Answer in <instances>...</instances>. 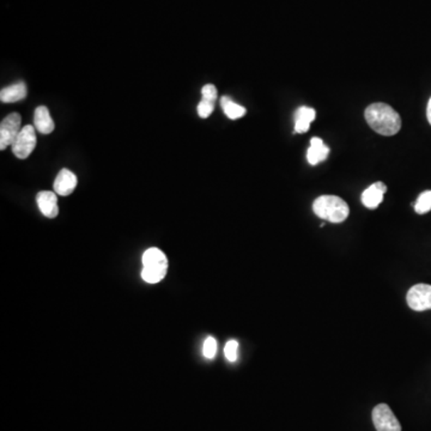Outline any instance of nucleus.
Listing matches in <instances>:
<instances>
[{"label": "nucleus", "mask_w": 431, "mask_h": 431, "mask_svg": "<svg viewBox=\"0 0 431 431\" xmlns=\"http://www.w3.org/2000/svg\"><path fill=\"white\" fill-rule=\"evenodd\" d=\"M364 117L368 125L381 136L397 134L401 129V117L398 112L386 103L376 102L367 107Z\"/></svg>", "instance_id": "obj_1"}, {"label": "nucleus", "mask_w": 431, "mask_h": 431, "mask_svg": "<svg viewBox=\"0 0 431 431\" xmlns=\"http://www.w3.org/2000/svg\"><path fill=\"white\" fill-rule=\"evenodd\" d=\"M313 211L319 218L331 223H341L348 218L350 210L344 199L337 196H321L313 204Z\"/></svg>", "instance_id": "obj_2"}, {"label": "nucleus", "mask_w": 431, "mask_h": 431, "mask_svg": "<svg viewBox=\"0 0 431 431\" xmlns=\"http://www.w3.org/2000/svg\"><path fill=\"white\" fill-rule=\"evenodd\" d=\"M168 259L159 248H149L143 255L142 278L147 283L157 284L163 280L168 272Z\"/></svg>", "instance_id": "obj_3"}, {"label": "nucleus", "mask_w": 431, "mask_h": 431, "mask_svg": "<svg viewBox=\"0 0 431 431\" xmlns=\"http://www.w3.org/2000/svg\"><path fill=\"white\" fill-rule=\"evenodd\" d=\"M11 147L12 152L17 159H26L29 157L36 147V133L34 126L27 125L22 127Z\"/></svg>", "instance_id": "obj_4"}, {"label": "nucleus", "mask_w": 431, "mask_h": 431, "mask_svg": "<svg viewBox=\"0 0 431 431\" xmlns=\"http://www.w3.org/2000/svg\"><path fill=\"white\" fill-rule=\"evenodd\" d=\"M373 422L376 431H401V425L393 411L386 404H378L373 410Z\"/></svg>", "instance_id": "obj_5"}, {"label": "nucleus", "mask_w": 431, "mask_h": 431, "mask_svg": "<svg viewBox=\"0 0 431 431\" xmlns=\"http://www.w3.org/2000/svg\"><path fill=\"white\" fill-rule=\"evenodd\" d=\"M22 119L18 113L9 114L0 124V150H5L9 145H12L16 137L21 132Z\"/></svg>", "instance_id": "obj_6"}, {"label": "nucleus", "mask_w": 431, "mask_h": 431, "mask_svg": "<svg viewBox=\"0 0 431 431\" xmlns=\"http://www.w3.org/2000/svg\"><path fill=\"white\" fill-rule=\"evenodd\" d=\"M406 301L410 308L416 312L431 309V285L429 284L413 285L408 292Z\"/></svg>", "instance_id": "obj_7"}, {"label": "nucleus", "mask_w": 431, "mask_h": 431, "mask_svg": "<svg viewBox=\"0 0 431 431\" xmlns=\"http://www.w3.org/2000/svg\"><path fill=\"white\" fill-rule=\"evenodd\" d=\"M36 203L42 215L46 216L47 218H55L59 213V206H58V198L55 192L50 191H42L36 196Z\"/></svg>", "instance_id": "obj_8"}, {"label": "nucleus", "mask_w": 431, "mask_h": 431, "mask_svg": "<svg viewBox=\"0 0 431 431\" xmlns=\"http://www.w3.org/2000/svg\"><path fill=\"white\" fill-rule=\"evenodd\" d=\"M77 187V176L68 169H61L54 181V192L66 197L73 193Z\"/></svg>", "instance_id": "obj_9"}, {"label": "nucleus", "mask_w": 431, "mask_h": 431, "mask_svg": "<svg viewBox=\"0 0 431 431\" xmlns=\"http://www.w3.org/2000/svg\"><path fill=\"white\" fill-rule=\"evenodd\" d=\"M387 192V186L383 182H375L374 185L368 187L362 194V204L367 208H376L383 201V196Z\"/></svg>", "instance_id": "obj_10"}, {"label": "nucleus", "mask_w": 431, "mask_h": 431, "mask_svg": "<svg viewBox=\"0 0 431 431\" xmlns=\"http://www.w3.org/2000/svg\"><path fill=\"white\" fill-rule=\"evenodd\" d=\"M329 155V148L322 139L314 137L310 139V147L307 151V159L312 166H316L319 163L325 161Z\"/></svg>", "instance_id": "obj_11"}, {"label": "nucleus", "mask_w": 431, "mask_h": 431, "mask_svg": "<svg viewBox=\"0 0 431 431\" xmlns=\"http://www.w3.org/2000/svg\"><path fill=\"white\" fill-rule=\"evenodd\" d=\"M27 97V85L24 82H17L0 91V100L4 103H15Z\"/></svg>", "instance_id": "obj_12"}, {"label": "nucleus", "mask_w": 431, "mask_h": 431, "mask_svg": "<svg viewBox=\"0 0 431 431\" xmlns=\"http://www.w3.org/2000/svg\"><path fill=\"white\" fill-rule=\"evenodd\" d=\"M34 126L35 129L42 134H50L53 132L55 125L47 107L40 106L35 110Z\"/></svg>", "instance_id": "obj_13"}, {"label": "nucleus", "mask_w": 431, "mask_h": 431, "mask_svg": "<svg viewBox=\"0 0 431 431\" xmlns=\"http://www.w3.org/2000/svg\"><path fill=\"white\" fill-rule=\"evenodd\" d=\"M316 112L310 107H299L295 113L296 133H306L309 129L310 124L314 122Z\"/></svg>", "instance_id": "obj_14"}, {"label": "nucleus", "mask_w": 431, "mask_h": 431, "mask_svg": "<svg viewBox=\"0 0 431 431\" xmlns=\"http://www.w3.org/2000/svg\"><path fill=\"white\" fill-rule=\"evenodd\" d=\"M220 106L223 108L224 114L227 115L231 120H236L240 117H245L247 113V110L245 107L240 106L238 103H235L230 97L223 96L220 99Z\"/></svg>", "instance_id": "obj_15"}, {"label": "nucleus", "mask_w": 431, "mask_h": 431, "mask_svg": "<svg viewBox=\"0 0 431 431\" xmlns=\"http://www.w3.org/2000/svg\"><path fill=\"white\" fill-rule=\"evenodd\" d=\"M415 210L418 215H425L431 210V191H425L420 194L415 204Z\"/></svg>", "instance_id": "obj_16"}, {"label": "nucleus", "mask_w": 431, "mask_h": 431, "mask_svg": "<svg viewBox=\"0 0 431 431\" xmlns=\"http://www.w3.org/2000/svg\"><path fill=\"white\" fill-rule=\"evenodd\" d=\"M203 353H204L206 358H215L216 353H217V341L215 338H206V341H204V346H203Z\"/></svg>", "instance_id": "obj_17"}, {"label": "nucleus", "mask_w": 431, "mask_h": 431, "mask_svg": "<svg viewBox=\"0 0 431 431\" xmlns=\"http://www.w3.org/2000/svg\"><path fill=\"white\" fill-rule=\"evenodd\" d=\"M215 103L208 101V100L201 99V102L198 105V114H199V117H203V119L210 117L213 113V110H215Z\"/></svg>", "instance_id": "obj_18"}, {"label": "nucleus", "mask_w": 431, "mask_h": 431, "mask_svg": "<svg viewBox=\"0 0 431 431\" xmlns=\"http://www.w3.org/2000/svg\"><path fill=\"white\" fill-rule=\"evenodd\" d=\"M238 343L236 341H229L227 344H225V348H224L225 358H227L229 362H231V363L238 359Z\"/></svg>", "instance_id": "obj_19"}, {"label": "nucleus", "mask_w": 431, "mask_h": 431, "mask_svg": "<svg viewBox=\"0 0 431 431\" xmlns=\"http://www.w3.org/2000/svg\"><path fill=\"white\" fill-rule=\"evenodd\" d=\"M201 95H203V99L216 102L217 96H218V91H217V87L213 84H206L201 89Z\"/></svg>", "instance_id": "obj_20"}, {"label": "nucleus", "mask_w": 431, "mask_h": 431, "mask_svg": "<svg viewBox=\"0 0 431 431\" xmlns=\"http://www.w3.org/2000/svg\"><path fill=\"white\" fill-rule=\"evenodd\" d=\"M427 122H429V124H430V125H431V99L429 100V103H427Z\"/></svg>", "instance_id": "obj_21"}]
</instances>
